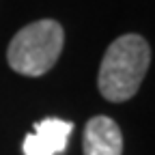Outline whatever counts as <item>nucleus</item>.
Instances as JSON below:
<instances>
[{
    "instance_id": "f257e3e1",
    "label": "nucleus",
    "mask_w": 155,
    "mask_h": 155,
    "mask_svg": "<svg viewBox=\"0 0 155 155\" xmlns=\"http://www.w3.org/2000/svg\"><path fill=\"white\" fill-rule=\"evenodd\" d=\"M151 63V48L140 35H123L112 41L99 67V93L108 101L121 104L138 93Z\"/></svg>"
},
{
    "instance_id": "f03ea898",
    "label": "nucleus",
    "mask_w": 155,
    "mask_h": 155,
    "mask_svg": "<svg viewBox=\"0 0 155 155\" xmlns=\"http://www.w3.org/2000/svg\"><path fill=\"white\" fill-rule=\"evenodd\" d=\"M65 32L54 19H39L24 26L9 43V67L22 75L39 78L48 73L63 52Z\"/></svg>"
},
{
    "instance_id": "7ed1b4c3",
    "label": "nucleus",
    "mask_w": 155,
    "mask_h": 155,
    "mask_svg": "<svg viewBox=\"0 0 155 155\" xmlns=\"http://www.w3.org/2000/svg\"><path fill=\"white\" fill-rule=\"evenodd\" d=\"M73 125L63 119H45L24 138V155H58L67 147Z\"/></svg>"
},
{
    "instance_id": "20e7f679",
    "label": "nucleus",
    "mask_w": 155,
    "mask_h": 155,
    "mask_svg": "<svg viewBox=\"0 0 155 155\" xmlns=\"http://www.w3.org/2000/svg\"><path fill=\"white\" fill-rule=\"evenodd\" d=\"M84 155H121L123 134L110 116H93L84 127Z\"/></svg>"
}]
</instances>
